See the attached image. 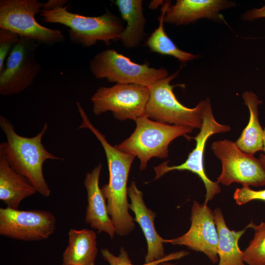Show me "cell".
<instances>
[{"mask_svg":"<svg viewBox=\"0 0 265 265\" xmlns=\"http://www.w3.org/2000/svg\"><path fill=\"white\" fill-rule=\"evenodd\" d=\"M76 106L82 122L79 129L89 130L101 143L106 154L109 171V181L103 186L102 192L106 200L109 215L116 233L124 236L134 228V219L129 213L127 182L135 156L124 152L107 142L103 134L90 122L79 102Z\"/></svg>","mask_w":265,"mask_h":265,"instance_id":"obj_1","label":"cell"},{"mask_svg":"<svg viewBox=\"0 0 265 265\" xmlns=\"http://www.w3.org/2000/svg\"><path fill=\"white\" fill-rule=\"evenodd\" d=\"M0 126L6 137V141L0 145V155L16 172L32 185L37 192L45 197L50 196L51 190L44 176L43 164L48 159H65L49 152L42 142L48 124L45 122L41 131L31 137L19 135L10 121L2 115Z\"/></svg>","mask_w":265,"mask_h":265,"instance_id":"obj_2","label":"cell"},{"mask_svg":"<svg viewBox=\"0 0 265 265\" xmlns=\"http://www.w3.org/2000/svg\"><path fill=\"white\" fill-rule=\"evenodd\" d=\"M136 127L132 134L119 144L114 145L119 150L137 157L140 160L139 169L145 170L149 160L153 158L165 159L168 156V146L175 138L185 136L191 128L172 125L152 120L144 115L135 121Z\"/></svg>","mask_w":265,"mask_h":265,"instance_id":"obj_3","label":"cell"},{"mask_svg":"<svg viewBox=\"0 0 265 265\" xmlns=\"http://www.w3.org/2000/svg\"><path fill=\"white\" fill-rule=\"evenodd\" d=\"M67 9L66 6L42 10L41 20L68 27L71 41L85 47L93 46L99 41L109 45L111 40H120L124 27L119 19L113 14L107 11L101 16L89 17L70 12Z\"/></svg>","mask_w":265,"mask_h":265,"instance_id":"obj_4","label":"cell"},{"mask_svg":"<svg viewBox=\"0 0 265 265\" xmlns=\"http://www.w3.org/2000/svg\"><path fill=\"white\" fill-rule=\"evenodd\" d=\"M180 70L153 83L149 88L150 94L143 115L160 123L200 129L202 112L205 100L200 101L193 108H189L179 102L173 88L183 84L171 85Z\"/></svg>","mask_w":265,"mask_h":265,"instance_id":"obj_5","label":"cell"},{"mask_svg":"<svg viewBox=\"0 0 265 265\" xmlns=\"http://www.w3.org/2000/svg\"><path fill=\"white\" fill-rule=\"evenodd\" d=\"M43 7V3L36 0H0V28L40 44L63 42L65 38L61 31L44 26L35 20Z\"/></svg>","mask_w":265,"mask_h":265,"instance_id":"obj_6","label":"cell"},{"mask_svg":"<svg viewBox=\"0 0 265 265\" xmlns=\"http://www.w3.org/2000/svg\"><path fill=\"white\" fill-rule=\"evenodd\" d=\"M90 68L96 79L105 78L111 82L136 84L148 87L169 76L165 68L156 69L147 64L135 63L110 49L98 53L91 60Z\"/></svg>","mask_w":265,"mask_h":265,"instance_id":"obj_7","label":"cell"},{"mask_svg":"<svg viewBox=\"0 0 265 265\" xmlns=\"http://www.w3.org/2000/svg\"><path fill=\"white\" fill-rule=\"evenodd\" d=\"M202 112L203 123L200 132L193 137L196 141L195 147L189 153L186 160L183 163L174 166L168 165V161L162 162L154 167L156 172L155 179L173 170H187L196 174L202 181L206 193L204 203L207 204L221 191L217 182H214L207 176L204 169V157L206 142L212 135L228 132L231 127L218 123L215 119L210 99L207 97Z\"/></svg>","mask_w":265,"mask_h":265,"instance_id":"obj_8","label":"cell"},{"mask_svg":"<svg viewBox=\"0 0 265 265\" xmlns=\"http://www.w3.org/2000/svg\"><path fill=\"white\" fill-rule=\"evenodd\" d=\"M211 149L221 161L222 170L217 182L225 186L234 183L242 186H265V170L259 159L241 150L228 139L213 141Z\"/></svg>","mask_w":265,"mask_h":265,"instance_id":"obj_9","label":"cell"},{"mask_svg":"<svg viewBox=\"0 0 265 265\" xmlns=\"http://www.w3.org/2000/svg\"><path fill=\"white\" fill-rule=\"evenodd\" d=\"M149 94V87L136 84L101 87L91 98L93 111L99 115L110 111L119 120L135 121L143 115Z\"/></svg>","mask_w":265,"mask_h":265,"instance_id":"obj_10","label":"cell"},{"mask_svg":"<svg viewBox=\"0 0 265 265\" xmlns=\"http://www.w3.org/2000/svg\"><path fill=\"white\" fill-rule=\"evenodd\" d=\"M40 43L20 37L10 51L5 68L0 72V94H18L34 81L41 70L35 59Z\"/></svg>","mask_w":265,"mask_h":265,"instance_id":"obj_11","label":"cell"},{"mask_svg":"<svg viewBox=\"0 0 265 265\" xmlns=\"http://www.w3.org/2000/svg\"><path fill=\"white\" fill-rule=\"evenodd\" d=\"M56 219L51 212L42 210L0 209V235L23 241L47 239L55 229Z\"/></svg>","mask_w":265,"mask_h":265,"instance_id":"obj_12","label":"cell"},{"mask_svg":"<svg viewBox=\"0 0 265 265\" xmlns=\"http://www.w3.org/2000/svg\"><path fill=\"white\" fill-rule=\"evenodd\" d=\"M191 225L183 235L173 239H163L165 243L186 245L204 253L213 263L218 261V233L213 211L204 203L193 201L190 217Z\"/></svg>","mask_w":265,"mask_h":265,"instance_id":"obj_13","label":"cell"},{"mask_svg":"<svg viewBox=\"0 0 265 265\" xmlns=\"http://www.w3.org/2000/svg\"><path fill=\"white\" fill-rule=\"evenodd\" d=\"M236 5L235 2L228 0H177L169 7L164 23L182 26L202 19L220 21L224 20L221 11Z\"/></svg>","mask_w":265,"mask_h":265,"instance_id":"obj_14","label":"cell"},{"mask_svg":"<svg viewBox=\"0 0 265 265\" xmlns=\"http://www.w3.org/2000/svg\"><path fill=\"white\" fill-rule=\"evenodd\" d=\"M102 168V164L99 163L86 174L84 180L87 196L85 221L98 233L105 232L113 238L115 229L108 212L106 199L99 186Z\"/></svg>","mask_w":265,"mask_h":265,"instance_id":"obj_15","label":"cell"},{"mask_svg":"<svg viewBox=\"0 0 265 265\" xmlns=\"http://www.w3.org/2000/svg\"><path fill=\"white\" fill-rule=\"evenodd\" d=\"M131 203L129 209L134 213V220L140 225L147 243V253L145 264H149L164 258L163 239L157 232L154 226L156 213L149 209L143 199V193L134 182L128 188Z\"/></svg>","mask_w":265,"mask_h":265,"instance_id":"obj_16","label":"cell"},{"mask_svg":"<svg viewBox=\"0 0 265 265\" xmlns=\"http://www.w3.org/2000/svg\"><path fill=\"white\" fill-rule=\"evenodd\" d=\"M36 192L32 185L16 172L0 155V200L6 207L18 209L22 201Z\"/></svg>","mask_w":265,"mask_h":265,"instance_id":"obj_17","label":"cell"},{"mask_svg":"<svg viewBox=\"0 0 265 265\" xmlns=\"http://www.w3.org/2000/svg\"><path fill=\"white\" fill-rule=\"evenodd\" d=\"M68 237V244L63 253V264L94 265L98 252L96 233L87 229H71Z\"/></svg>","mask_w":265,"mask_h":265,"instance_id":"obj_18","label":"cell"},{"mask_svg":"<svg viewBox=\"0 0 265 265\" xmlns=\"http://www.w3.org/2000/svg\"><path fill=\"white\" fill-rule=\"evenodd\" d=\"M242 98L248 108L249 119L236 143L243 152L254 156L257 152L263 151L264 129L260 123L258 110V106L263 101L252 91L243 92Z\"/></svg>","mask_w":265,"mask_h":265,"instance_id":"obj_19","label":"cell"},{"mask_svg":"<svg viewBox=\"0 0 265 265\" xmlns=\"http://www.w3.org/2000/svg\"><path fill=\"white\" fill-rule=\"evenodd\" d=\"M113 2L118 8L123 19L127 22L120 40L127 48L137 46L143 40L146 20L141 0H116Z\"/></svg>","mask_w":265,"mask_h":265,"instance_id":"obj_20","label":"cell"},{"mask_svg":"<svg viewBox=\"0 0 265 265\" xmlns=\"http://www.w3.org/2000/svg\"><path fill=\"white\" fill-rule=\"evenodd\" d=\"M213 214L218 237V265H246L243 260V252L238 246V241L245 229L230 230L219 208L214 210Z\"/></svg>","mask_w":265,"mask_h":265,"instance_id":"obj_21","label":"cell"},{"mask_svg":"<svg viewBox=\"0 0 265 265\" xmlns=\"http://www.w3.org/2000/svg\"><path fill=\"white\" fill-rule=\"evenodd\" d=\"M171 5L170 0H165L161 5L159 26L148 37L146 45L153 52L172 56L183 63L200 57L198 54L191 53L178 48L165 32L163 26L164 18Z\"/></svg>","mask_w":265,"mask_h":265,"instance_id":"obj_22","label":"cell"},{"mask_svg":"<svg viewBox=\"0 0 265 265\" xmlns=\"http://www.w3.org/2000/svg\"><path fill=\"white\" fill-rule=\"evenodd\" d=\"M254 231V236L243 251V260L248 265H265V222L256 225L251 222L247 226Z\"/></svg>","mask_w":265,"mask_h":265,"instance_id":"obj_23","label":"cell"},{"mask_svg":"<svg viewBox=\"0 0 265 265\" xmlns=\"http://www.w3.org/2000/svg\"><path fill=\"white\" fill-rule=\"evenodd\" d=\"M101 253L104 259L110 265H134L132 263L127 251L124 248L120 250V253L118 256H115L108 249H105L101 250ZM188 253L182 251L172 253L164 258L149 264H144L142 265H158L159 264L165 263L170 260L179 259L186 255Z\"/></svg>","mask_w":265,"mask_h":265,"instance_id":"obj_24","label":"cell"},{"mask_svg":"<svg viewBox=\"0 0 265 265\" xmlns=\"http://www.w3.org/2000/svg\"><path fill=\"white\" fill-rule=\"evenodd\" d=\"M19 37L18 35L8 29L0 28V72L4 68L6 58Z\"/></svg>","mask_w":265,"mask_h":265,"instance_id":"obj_25","label":"cell"},{"mask_svg":"<svg viewBox=\"0 0 265 265\" xmlns=\"http://www.w3.org/2000/svg\"><path fill=\"white\" fill-rule=\"evenodd\" d=\"M233 197L236 203L239 206L245 204L253 200H262L265 201V189L255 190L249 186H242L237 188L233 194Z\"/></svg>","mask_w":265,"mask_h":265,"instance_id":"obj_26","label":"cell"},{"mask_svg":"<svg viewBox=\"0 0 265 265\" xmlns=\"http://www.w3.org/2000/svg\"><path fill=\"white\" fill-rule=\"evenodd\" d=\"M265 18V5L260 8H253L247 10L241 17L244 21H252L261 18Z\"/></svg>","mask_w":265,"mask_h":265,"instance_id":"obj_27","label":"cell"},{"mask_svg":"<svg viewBox=\"0 0 265 265\" xmlns=\"http://www.w3.org/2000/svg\"><path fill=\"white\" fill-rule=\"evenodd\" d=\"M67 2V0H49L43 3L42 10H50L59 7H63Z\"/></svg>","mask_w":265,"mask_h":265,"instance_id":"obj_28","label":"cell"},{"mask_svg":"<svg viewBox=\"0 0 265 265\" xmlns=\"http://www.w3.org/2000/svg\"><path fill=\"white\" fill-rule=\"evenodd\" d=\"M163 0H154L150 2V4H149V7L151 9H155L159 6V5L162 4L163 3Z\"/></svg>","mask_w":265,"mask_h":265,"instance_id":"obj_29","label":"cell"},{"mask_svg":"<svg viewBox=\"0 0 265 265\" xmlns=\"http://www.w3.org/2000/svg\"><path fill=\"white\" fill-rule=\"evenodd\" d=\"M258 159H259L262 166L265 170V155L261 154Z\"/></svg>","mask_w":265,"mask_h":265,"instance_id":"obj_30","label":"cell"},{"mask_svg":"<svg viewBox=\"0 0 265 265\" xmlns=\"http://www.w3.org/2000/svg\"><path fill=\"white\" fill-rule=\"evenodd\" d=\"M263 151L265 152V128L264 129L263 134Z\"/></svg>","mask_w":265,"mask_h":265,"instance_id":"obj_31","label":"cell"},{"mask_svg":"<svg viewBox=\"0 0 265 265\" xmlns=\"http://www.w3.org/2000/svg\"><path fill=\"white\" fill-rule=\"evenodd\" d=\"M163 265H173L172 264H169V263H163Z\"/></svg>","mask_w":265,"mask_h":265,"instance_id":"obj_32","label":"cell"},{"mask_svg":"<svg viewBox=\"0 0 265 265\" xmlns=\"http://www.w3.org/2000/svg\"><path fill=\"white\" fill-rule=\"evenodd\" d=\"M163 263L159 264L158 265H163Z\"/></svg>","mask_w":265,"mask_h":265,"instance_id":"obj_33","label":"cell"},{"mask_svg":"<svg viewBox=\"0 0 265 265\" xmlns=\"http://www.w3.org/2000/svg\"><path fill=\"white\" fill-rule=\"evenodd\" d=\"M62 265H65L63 264Z\"/></svg>","mask_w":265,"mask_h":265,"instance_id":"obj_34","label":"cell"}]
</instances>
